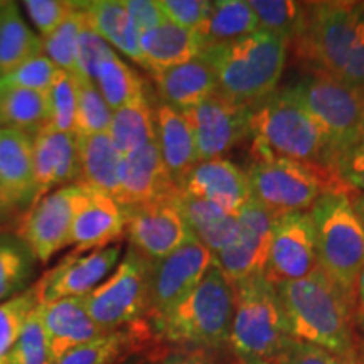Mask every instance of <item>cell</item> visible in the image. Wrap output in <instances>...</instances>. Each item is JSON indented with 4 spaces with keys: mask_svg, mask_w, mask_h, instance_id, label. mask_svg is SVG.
<instances>
[{
    "mask_svg": "<svg viewBox=\"0 0 364 364\" xmlns=\"http://www.w3.org/2000/svg\"><path fill=\"white\" fill-rule=\"evenodd\" d=\"M275 287L292 339L326 349L348 364H359L353 295L321 267L304 279Z\"/></svg>",
    "mask_w": 364,
    "mask_h": 364,
    "instance_id": "cell-1",
    "label": "cell"
},
{
    "mask_svg": "<svg viewBox=\"0 0 364 364\" xmlns=\"http://www.w3.org/2000/svg\"><path fill=\"white\" fill-rule=\"evenodd\" d=\"M235 316V285L213 263L198 287L167 316L154 334L161 348L208 351L230 343Z\"/></svg>",
    "mask_w": 364,
    "mask_h": 364,
    "instance_id": "cell-2",
    "label": "cell"
},
{
    "mask_svg": "<svg viewBox=\"0 0 364 364\" xmlns=\"http://www.w3.org/2000/svg\"><path fill=\"white\" fill-rule=\"evenodd\" d=\"M250 139L253 161L280 157L331 169L326 136L290 88L255 105Z\"/></svg>",
    "mask_w": 364,
    "mask_h": 364,
    "instance_id": "cell-3",
    "label": "cell"
},
{
    "mask_svg": "<svg viewBox=\"0 0 364 364\" xmlns=\"http://www.w3.org/2000/svg\"><path fill=\"white\" fill-rule=\"evenodd\" d=\"M289 43L265 31L203 51L215 70L218 91L236 103L255 107L275 93L285 68Z\"/></svg>",
    "mask_w": 364,
    "mask_h": 364,
    "instance_id": "cell-4",
    "label": "cell"
},
{
    "mask_svg": "<svg viewBox=\"0 0 364 364\" xmlns=\"http://www.w3.org/2000/svg\"><path fill=\"white\" fill-rule=\"evenodd\" d=\"M290 339L292 336L277 287L265 273L235 284L230 346L236 361L275 363Z\"/></svg>",
    "mask_w": 364,
    "mask_h": 364,
    "instance_id": "cell-5",
    "label": "cell"
},
{
    "mask_svg": "<svg viewBox=\"0 0 364 364\" xmlns=\"http://www.w3.org/2000/svg\"><path fill=\"white\" fill-rule=\"evenodd\" d=\"M290 90L321 127L329 147L331 169L341 176L363 135L364 90L316 71Z\"/></svg>",
    "mask_w": 364,
    "mask_h": 364,
    "instance_id": "cell-6",
    "label": "cell"
},
{
    "mask_svg": "<svg viewBox=\"0 0 364 364\" xmlns=\"http://www.w3.org/2000/svg\"><path fill=\"white\" fill-rule=\"evenodd\" d=\"M247 174L253 198L275 218L306 213L326 193L351 191L338 172L280 157L253 161Z\"/></svg>",
    "mask_w": 364,
    "mask_h": 364,
    "instance_id": "cell-7",
    "label": "cell"
},
{
    "mask_svg": "<svg viewBox=\"0 0 364 364\" xmlns=\"http://www.w3.org/2000/svg\"><path fill=\"white\" fill-rule=\"evenodd\" d=\"M318 267L354 299L364 268V225L348 193H326L311 208Z\"/></svg>",
    "mask_w": 364,
    "mask_h": 364,
    "instance_id": "cell-8",
    "label": "cell"
},
{
    "mask_svg": "<svg viewBox=\"0 0 364 364\" xmlns=\"http://www.w3.org/2000/svg\"><path fill=\"white\" fill-rule=\"evenodd\" d=\"M361 2H307L302 34L294 41L295 56L316 73L341 78L356 41Z\"/></svg>",
    "mask_w": 364,
    "mask_h": 364,
    "instance_id": "cell-9",
    "label": "cell"
},
{
    "mask_svg": "<svg viewBox=\"0 0 364 364\" xmlns=\"http://www.w3.org/2000/svg\"><path fill=\"white\" fill-rule=\"evenodd\" d=\"M152 267L154 262L130 247L115 273L85 295L86 311L105 332L147 318Z\"/></svg>",
    "mask_w": 364,
    "mask_h": 364,
    "instance_id": "cell-10",
    "label": "cell"
},
{
    "mask_svg": "<svg viewBox=\"0 0 364 364\" xmlns=\"http://www.w3.org/2000/svg\"><path fill=\"white\" fill-rule=\"evenodd\" d=\"M215 263V255L196 238L154 262L147 321L157 327L193 290Z\"/></svg>",
    "mask_w": 364,
    "mask_h": 364,
    "instance_id": "cell-11",
    "label": "cell"
},
{
    "mask_svg": "<svg viewBox=\"0 0 364 364\" xmlns=\"http://www.w3.org/2000/svg\"><path fill=\"white\" fill-rule=\"evenodd\" d=\"M179 193L135 208H122L130 247L150 262L162 260L194 238L181 211Z\"/></svg>",
    "mask_w": 364,
    "mask_h": 364,
    "instance_id": "cell-12",
    "label": "cell"
},
{
    "mask_svg": "<svg viewBox=\"0 0 364 364\" xmlns=\"http://www.w3.org/2000/svg\"><path fill=\"white\" fill-rule=\"evenodd\" d=\"M253 107L236 103L220 91L198 107L182 112L193 129L199 162L223 159L243 140L250 139Z\"/></svg>",
    "mask_w": 364,
    "mask_h": 364,
    "instance_id": "cell-13",
    "label": "cell"
},
{
    "mask_svg": "<svg viewBox=\"0 0 364 364\" xmlns=\"http://www.w3.org/2000/svg\"><path fill=\"white\" fill-rule=\"evenodd\" d=\"M83 196V186H65L41 199L24 216L19 236L36 260L48 263L54 253L70 247L73 220Z\"/></svg>",
    "mask_w": 364,
    "mask_h": 364,
    "instance_id": "cell-14",
    "label": "cell"
},
{
    "mask_svg": "<svg viewBox=\"0 0 364 364\" xmlns=\"http://www.w3.org/2000/svg\"><path fill=\"white\" fill-rule=\"evenodd\" d=\"M236 218L238 231L233 243L215 255V263L233 285L248 277L265 273L277 220L255 198Z\"/></svg>",
    "mask_w": 364,
    "mask_h": 364,
    "instance_id": "cell-15",
    "label": "cell"
},
{
    "mask_svg": "<svg viewBox=\"0 0 364 364\" xmlns=\"http://www.w3.org/2000/svg\"><path fill=\"white\" fill-rule=\"evenodd\" d=\"M318 267L311 213H290L275 220L265 275L273 284L307 277Z\"/></svg>",
    "mask_w": 364,
    "mask_h": 364,
    "instance_id": "cell-16",
    "label": "cell"
},
{
    "mask_svg": "<svg viewBox=\"0 0 364 364\" xmlns=\"http://www.w3.org/2000/svg\"><path fill=\"white\" fill-rule=\"evenodd\" d=\"M122 255L120 245L97 248L85 257L71 252L56 268L39 280L41 304H49L66 297H85L98 287Z\"/></svg>",
    "mask_w": 364,
    "mask_h": 364,
    "instance_id": "cell-17",
    "label": "cell"
},
{
    "mask_svg": "<svg viewBox=\"0 0 364 364\" xmlns=\"http://www.w3.org/2000/svg\"><path fill=\"white\" fill-rule=\"evenodd\" d=\"M181 193L216 204L235 216L253 198L247 172L225 157L196 164L181 186Z\"/></svg>",
    "mask_w": 364,
    "mask_h": 364,
    "instance_id": "cell-18",
    "label": "cell"
},
{
    "mask_svg": "<svg viewBox=\"0 0 364 364\" xmlns=\"http://www.w3.org/2000/svg\"><path fill=\"white\" fill-rule=\"evenodd\" d=\"M135 354H144L150 363L162 361L167 354L159 344L147 318L78 346L56 364H122Z\"/></svg>",
    "mask_w": 364,
    "mask_h": 364,
    "instance_id": "cell-19",
    "label": "cell"
},
{
    "mask_svg": "<svg viewBox=\"0 0 364 364\" xmlns=\"http://www.w3.org/2000/svg\"><path fill=\"white\" fill-rule=\"evenodd\" d=\"M179 191L162 161L157 140L122 159L117 203L124 209L157 201Z\"/></svg>",
    "mask_w": 364,
    "mask_h": 364,
    "instance_id": "cell-20",
    "label": "cell"
},
{
    "mask_svg": "<svg viewBox=\"0 0 364 364\" xmlns=\"http://www.w3.org/2000/svg\"><path fill=\"white\" fill-rule=\"evenodd\" d=\"M33 167L34 199L26 215L54 188L78 182V136L49 129L39 130L33 136Z\"/></svg>",
    "mask_w": 364,
    "mask_h": 364,
    "instance_id": "cell-21",
    "label": "cell"
},
{
    "mask_svg": "<svg viewBox=\"0 0 364 364\" xmlns=\"http://www.w3.org/2000/svg\"><path fill=\"white\" fill-rule=\"evenodd\" d=\"M34 199L33 136L0 129V216H9Z\"/></svg>",
    "mask_w": 364,
    "mask_h": 364,
    "instance_id": "cell-22",
    "label": "cell"
},
{
    "mask_svg": "<svg viewBox=\"0 0 364 364\" xmlns=\"http://www.w3.org/2000/svg\"><path fill=\"white\" fill-rule=\"evenodd\" d=\"M41 316L53 364L78 346L107 334L86 311L83 297H66L41 304Z\"/></svg>",
    "mask_w": 364,
    "mask_h": 364,
    "instance_id": "cell-23",
    "label": "cell"
},
{
    "mask_svg": "<svg viewBox=\"0 0 364 364\" xmlns=\"http://www.w3.org/2000/svg\"><path fill=\"white\" fill-rule=\"evenodd\" d=\"M125 235V213L110 196L85 188V196L73 220L70 245L75 252L110 247Z\"/></svg>",
    "mask_w": 364,
    "mask_h": 364,
    "instance_id": "cell-24",
    "label": "cell"
},
{
    "mask_svg": "<svg viewBox=\"0 0 364 364\" xmlns=\"http://www.w3.org/2000/svg\"><path fill=\"white\" fill-rule=\"evenodd\" d=\"M154 118H156V140L162 161L172 181L181 189L186 177L199 162L193 129L182 112L164 102L154 108Z\"/></svg>",
    "mask_w": 364,
    "mask_h": 364,
    "instance_id": "cell-25",
    "label": "cell"
},
{
    "mask_svg": "<svg viewBox=\"0 0 364 364\" xmlns=\"http://www.w3.org/2000/svg\"><path fill=\"white\" fill-rule=\"evenodd\" d=\"M164 103L186 112L218 91L215 70L206 58L198 56L179 66L152 75Z\"/></svg>",
    "mask_w": 364,
    "mask_h": 364,
    "instance_id": "cell-26",
    "label": "cell"
},
{
    "mask_svg": "<svg viewBox=\"0 0 364 364\" xmlns=\"http://www.w3.org/2000/svg\"><path fill=\"white\" fill-rule=\"evenodd\" d=\"M122 159L108 134L78 136V184L117 201Z\"/></svg>",
    "mask_w": 364,
    "mask_h": 364,
    "instance_id": "cell-27",
    "label": "cell"
},
{
    "mask_svg": "<svg viewBox=\"0 0 364 364\" xmlns=\"http://www.w3.org/2000/svg\"><path fill=\"white\" fill-rule=\"evenodd\" d=\"M144 68L150 75L179 66L201 56L203 44L196 31L164 22L156 29L140 34Z\"/></svg>",
    "mask_w": 364,
    "mask_h": 364,
    "instance_id": "cell-28",
    "label": "cell"
},
{
    "mask_svg": "<svg viewBox=\"0 0 364 364\" xmlns=\"http://www.w3.org/2000/svg\"><path fill=\"white\" fill-rule=\"evenodd\" d=\"M83 7L93 29L108 44L144 68L140 33L127 11L124 0H95L83 2Z\"/></svg>",
    "mask_w": 364,
    "mask_h": 364,
    "instance_id": "cell-29",
    "label": "cell"
},
{
    "mask_svg": "<svg viewBox=\"0 0 364 364\" xmlns=\"http://www.w3.org/2000/svg\"><path fill=\"white\" fill-rule=\"evenodd\" d=\"M179 206L194 238L201 241L213 255H218L233 243L238 231V218L235 215L184 193H179Z\"/></svg>",
    "mask_w": 364,
    "mask_h": 364,
    "instance_id": "cell-30",
    "label": "cell"
},
{
    "mask_svg": "<svg viewBox=\"0 0 364 364\" xmlns=\"http://www.w3.org/2000/svg\"><path fill=\"white\" fill-rule=\"evenodd\" d=\"M260 31L258 19L248 2L243 0H218L211 2V11L196 29L201 39L203 51Z\"/></svg>",
    "mask_w": 364,
    "mask_h": 364,
    "instance_id": "cell-31",
    "label": "cell"
},
{
    "mask_svg": "<svg viewBox=\"0 0 364 364\" xmlns=\"http://www.w3.org/2000/svg\"><path fill=\"white\" fill-rule=\"evenodd\" d=\"M39 54H44L43 38L27 27L16 4L0 2V78Z\"/></svg>",
    "mask_w": 364,
    "mask_h": 364,
    "instance_id": "cell-32",
    "label": "cell"
},
{
    "mask_svg": "<svg viewBox=\"0 0 364 364\" xmlns=\"http://www.w3.org/2000/svg\"><path fill=\"white\" fill-rule=\"evenodd\" d=\"M48 122V95L0 85V127L21 132L43 130Z\"/></svg>",
    "mask_w": 364,
    "mask_h": 364,
    "instance_id": "cell-33",
    "label": "cell"
},
{
    "mask_svg": "<svg viewBox=\"0 0 364 364\" xmlns=\"http://www.w3.org/2000/svg\"><path fill=\"white\" fill-rule=\"evenodd\" d=\"M108 135L122 156L156 142V118L147 97L113 112Z\"/></svg>",
    "mask_w": 364,
    "mask_h": 364,
    "instance_id": "cell-34",
    "label": "cell"
},
{
    "mask_svg": "<svg viewBox=\"0 0 364 364\" xmlns=\"http://www.w3.org/2000/svg\"><path fill=\"white\" fill-rule=\"evenodd\" d=\"M95 85L98 86L100 93L112 112L147 97L144 80L125 61H122L115 51L100 65L95 76Z\"/></svg>",
    "mask_w": 364,
    "mask_h": 364,
    "instance_id": "cell-35",
    "label": "cell"
},
{
    "mask_svg": "<svg viewBox=\"0 0 364 364\" xmlns=\"http://www.w3.org/2000/svg\"><path fill=\"white\" fill-rule=\"evenodd\" d=\"M258 19L260 31L294 43L302 34L307 19V2L292 0H252L248 2Z\"/></svg>",
    "mask_w": 364,
    "mask_h": 364,
    "instance_id": "cell-36",
    "label": "cell"
},
{
    "mask_svg": "<svg viewBox=\"0 0 364 364\" xmlns=\"http://www.w3.org/2000/svg\"><path fill=\"white\" fill-rule=\"evenodd\" d=\"M76 85V136L108 134L113 112L100 93L98 86L85 76L75 75Z\"/></svg>",
    "mask_w": 364,
    "mask_h": 364,
    "instance_id": "cell-37",
    "label": "cell"
},
{
    "mask_svg": "<svg viewBox=\"0 0 364 364\" xmlns=\"http://www.w3.org/2000/svg\"><path fill=\"white\" fill-rule=\"evenodd\" d=\"M86 21L83 2H76L75 11L66 17L65 22L58 27L49 38L43 39L44 54L48 56L58 70L78 75L76 66V51H78V39Z\"/></svg>",
    "mask_w": 364,
    "mask_h": 364,
    "instance_id": "cell-38",
    "label": "cell"
},
{
    "mask_svg": "<svg viewBox=\"0 0 364 364\" xmlns=\"http://www.w3.org/2000/svg\"><path fill=\"white\" fill-rule=\"evenodd\" d=\"M38 306H41L39 282L0 304V359H6L11 353L24 331L27 318Z\"/></svg>",
    "mask_w": 364,
    "mask_h": 364,
    "instance_id": "cell-39",
    "label": "cell"
},
{
    "mask_svg": "<svg viewBox=\"0 0 364 364\" xmlns=\"http://www.w3.org/2000/svg\"><path fill=\"white\" fill-rule=\"evenodd\" d=\"M76 108L75 76L59 70L48 91V122L44 129L76 135Z\"/></svg>",
    "mask_w": 364,
    "mask_h": 364,
    "instance_id": "cell-40",
    "label": "cell"
},
{
    "mask_svg": "<svg viewBox=\"0 0 364 364\" xmlns=\"http://www.w3.org/2000/svg\"><path fill=\"white\" fill-rule=\"evenodd\" d=\"M58 66L46 54H39L27 59L19 68L0 78V85L17 86V88L33 90L48 95L54 78L58 75Z\"/></svg>",
    "mask_w": 364,
    "mask_h": 364,
    "instance_id": "cell-41",
    "label": "cell"
},
{
    "mask_svg": "<svg viewBox=\"0 0 364 364\" xmlns=\"http://www.w3.org/2000/svg\"><path fill=\"white\" fill-rule=\"evenodd\" d=\"M85 9V7H83ZM86 12V11H85ZM115 51L110 44L93 29L86 14V21L83 29H81L78 39V51H76V66H78V75L85 76L86 80L93 81L97 71L102 63L110 54Z\"/></svg>",
    "mask_w": 364,
    "mask_h": 364,
    "instance_id": "cell-42",
    "label": "cell"
},
{
    "mask_svg": "<svg viewBox=\"0 0 364 364\" xmlns=\"http://www.w3.org/2000/svg\"><path fill=\"white\" fill-rule=\"evenodd\" d=\"M31 273V263L24 250L0 241V300L24 289Z\"/></svg>",
    "mask_w": 364,
    "mask_h": 364,
    "instance_id": "cell-43",
    "label": "cell"
},
{
    "mask_svg": "<svg viewBox=\"0 0 364 364\" xmlns=\"http://www.w3.org/2000/svg\"><path fill=\"white\" fill-rule=\"evenodd\" d=\"M75 7L76 2H63V0H27L26 2V11L39 29L43 39L49 38L65 22Z\"/></svg>",
    "mask_w": 364,
    "mask_h": 364,
    "instance_id": "cell-44",
    "label": "cell"
},
{
    "mask_svg": "<svg viewBox=\"0 0 364 364\" xmlns=\"http://www.w3.org/2000/svg\"><path fill=\"white\" fill-rule=\"evenodd\" d=\"M159 7L171 24L196 31L203 24L211 11V2L206 0H159Z\"/></svg>",
    "mask_w": 364,
    "mask_h": 364,
    "instance_id": "cell-45",
    "label": "cell"
},
{
    "mask_svg": "<svg viewBox=\"0 0 364 364\" xmlns=\"http://www.w3.org/2000/svg\"><path fill=\"white\" fill-rule=\"evenodd\" d=\"M273 364H348L326 349L304 343V341L290 339L284 353L275 359Z\"/></svg>",
    "mask_w": 364,
    "mask_h": 364,
    "instance_id": "cell-46",
    "label": "cell"
},
{
    "mask_svg": "<svg viewBox=\"0 0 364 364\" xmlns=\"http://www.w3.org/2000/svg\"><path fill=\"white\" fill-rule=\"evenodd\" d=\"M124 2L140 34L156 29L166 22V17L159 7V0L157 2H152V0H124Z\"/></svg>",
    "mask_w": 364,
    "mask_h": 364,
    "instance_id": "cell-47",
    "label": "cell"
},
{
    "mask_svg": "<svg viewBox=\"0 0 364 364\" xmlns=\"http://www.w3.org/2000/svg\"><path fill=\"white\" fill-rule=\"evenodd\" d=\"M161 364H218L206 351H171Z\"/></svg>",
    "mask_w": 364,
    "mask_h": 364,
    "instance_id": "cell-48",
    "label": "cell"
},
{
    "mask_svg": "<svg viewBox=\"0 0 364 364\" xmlns=\"http://www.w3.org/2000/svg\"><path fill=\"white\" fill-rule=\"evenodd\" d=\"M354 324L364 334V268L354 287Z\"/></svg>",
    "mask_w": 364,
    "mask_h": 364,
    "instance_id": "cell-49",
    "label": "cell"
},
{
    "mask_svg": "<svg viewBox=\"0 0 364 364\" xmlns=\"http://www.w3.org/2000/svg\"><path fill=\"white\" fill-rule=\"evenodd\" d=\"M361 171H364V129L356 149L353 150L351 156H349V159L344 164V169L341 171V177L348 174V172H361Z\"/></svg>",
    "mask_w": 364,
    "mask_h": 364,
    "instance_id": "cell-50",
    "label": "cell"
},
{
    "mask_svg": "<svg viewBox=\"0 0 364 364\" xmlns=\"http://www.w3.org/2000/svg\"><path fill=\"white\" fill-rule=\"evenodd\" d=\"M348 198H349V201H351L356 215L359 216V220H361V223L364 225V193H361V191L351 189L348 193Z\"/></svg>",
    "mask_w": 364,
    "mask_h": 364,
    "instance_id": "cell-51",
    "label": "cell"
},
{
    "mask_svg": "<svg viewBox=\"0 0 364 364\" xmlns=\"http://www.w3.org/2000/svg\"><path fill=\"white\" fill-rule=\"evenodd\" d=\"M343 181L351 189L361 191V193H364V171H361V172H348V174L343 176Z\"/></svg>",
    "mask_w": 364,
    "mask_h": 364,
    "instance_id": "cell-52",
    "label": "cell"
},
{
    "mask_svg": "<svg viewBox=\"0 0 364 364\" xmlns=\"http://www.w3.org/2000/svg\"><path fill=\"white\" fill-rule=\"evenodd\" d=\"M238 364H273V363H267V361H250V363H243V361H238Z\"/></svg>",
    "mask_w": 364,
    "mask_h": 364,
    "instance_id": "cell-53",
    "label": "cell"
},
{
    "mask_svg": "<svg viewBox=\"0 0 364 364\" xmlns=\"http://www.w3.org/2000/svg\"><path fill=\"white\" fill-rule=\"evenodd\" d=\"M361 364H364V356L361 358Z\"/></svg>",
    "mask_w": 364,
    "mask_h": 364,
    "instance_id": "cell-54",
    "label": "cell"
},
{
    "mask_svg": "<svg viewBox=\"0 0 364 364\" xmlns=\"http://www.w3.org/2000/svg\"><path fill=\"white\" fill-rule=\"evenodd\" d=\"M0 361H2V359H0Z\"/></svg>",
    "mask_w": 364,
    "mask_h": 364,
    "instance_id": "cell-55",
    "label": "cell"
}]
</instances>
